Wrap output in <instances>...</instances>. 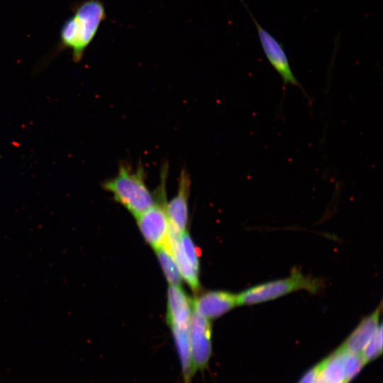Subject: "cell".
Wrapping results in <instances>:
<instances>
[{"label":"cell","mask_w":383,"mask_h":383,"mask_svg":"<svg viewBox=\"0 0 383 383\" xmlns=\"http://www.w3.org/2000/svg\"><path fill=\"white\" fill-rule=\"evenodd\" d=\"M105 18L106 11L101 0L76 2L72 7V14L60 28L57 43L45 57L46 62L70 50L73 62H79Z\"/></svg>","instance_id":"6da1fadb"},{"label":"cell","mask_w":383,"mask_h":383,"mask_svg":"<svg viewBox=\"0 0 383 383\" xmlns=\"http://www.w3.org/2000/svg\"><path fill=\"white\" fill-rule=\"evenodd\" d=\"M101 187L110 192L113 199L135 217L155 202V194L147 185L145 171L142 165L134 168L128 163H121L116 175L105 180Z\"/></svg>","instance_id":"7a4b0ae2"},{"label":"cell","mask_w":383,"mask_h":383,"mask_svg":"<svg viewBox=\"0 0 383 383\" xmlns=\"http://www.w3.org/2000/svg\"><path fill=\"white\" fill-rule=\"evenodd\" d=\"M323 287L324 282L321 279L304 274L298 268H294L286 278L259 284L241 292L237 294V304H261L299 290L318 294Z\"/></svg>","instance_id":"3957f363"},{"label":"cell","mask_w":383,"mask_h":383,"mask_svg":"<svg viewBox=\"0 0 383 383\" xmlns=\"http://www.w3.org/2000/svg\"><path fill=\"white\" fill-rule=\"evenodd\" d=\"M161 170L160 184L155 193V202L149 209L135 216L145 240L155 250L167 243L169 227V219L165 209L167 165H165Z\"/></svg>","instance_id":"277c9868"},{"label":"cell","mask_w":383,"mask_h":383,"mask_svg":"<svg viewBox=\"0 0 383 383\" xmlns=\"http://www.w3.org/2000/svg\"><path fill=\"white\" fill-rule=\"evenodd\" d=\"M240 1L243 3L253 21L256 27L261 48L266 58L272 67L279 74L284 85L287 86L288 84H292L304 91V88L292 70L283 45L257 22L244 1Z\"/></svg>","instance_id":"5b68a950"},{"label":"cell","mask_w":383,"mask_h":383,"mask_svg":"<svg viewBox=\"0 0 383 383\" xmlns=\"http://www.w3.org/2000/svg\"><path fill=\"white\" fill-rule=\"evenodd\" d=\"M212 327L210 320L195 311L192 313L189 328V350L193 374L204 370L211 356Z\"/></svg>","instance_id":"8992f818"},{"label":"cell","mask_w":383,"mask_h":383,"mask_svg":"<svg viewBox=\"0 0 383 383\" xmlns=\"http://www.w3.org/2000/svg\"><path fill=\"white\" fill-rule=\"evenodd\" d=\"M194 310L210 320L220 317L237 304V294L226 291H209L196 297L192 303Z\"/></svg>","instance_id":"52a82bcc"},{"label":"cell","mask_w":383,"mask_h":383,"mask_svg":"<svg viewBox=\"0 0 383 383\" xmlns=\"http://www.w3.org/2000/svg\"><path fill=\"white\" fill-rule=\"evenodd\" d=\"M178 182L177 194L166 202L165 209L169 222L184 233L188 221V200L191 189V178L187 170L181 171Z\"/></svg>","instance_id":"ba28073f"},{"label":"cell","mask_w":383,"mask_h":383,"mask_svg":"<svg viewBox=\"0 0 383 383\" xmlns=\"http://www.w3.org/2000/svg\"><path fill=\"white\" fill-rule=\"evenodd\" d=\"M382 312L380 303L376 309L365 317L348 335L339 348L353 354L360 355L367 343L379 326Z\"/></svg>","instance_id":"9c48e42d"},{"label":"cell","mask_w":383,"mask_h":383,"mask_svg":"<svg viewBox=\"0 0 383 383\" xmlns=\"http://www.w3.org/2000/svg\"><path fill=\"white\" fill-rule=\"evenodd\" d=\"M190 298L180 286L170 285L167 295V321L170 326L189 325L192 316Z\"/></svg>","instance_id":"30bf717a"},{"label":"cell","mask_w":383,"mask_h":383,"mask_svg":"<svg viewBox=\"0 0 383 383\" xmlns=\"http://www.w3.org/2000/svg\"><path fill=\"white\" fill-rule=\"evenodd\" d=\"M183 233L169 222L167 243L171 248L182 278L194 292H197L200 284L199 272L196 271L185 256L181 246V236Z\"/></svg>","instance_id":"8fae6325"},{"label":"cell","mask_w":383,"mask_h":383,"mask_svg":"<svg viewBox=\"0 0 383 383\" xmlns=\"http://www.w3.org/2000/svg\"><path fill=\"white\" fill-rule=\"evenodd\" d=\"M348 353L338 348L320 362L314 383H346L345 362Z\"/></svg>","instance_id":"7c38bea8"},{"label":"cell","mask_w":383,"mask_h":383,"mask_svg":"<svg viewBox=\"0 0 383 383\" xmlns=\"http://www.w3.org/2000/svg\"><path fill=\"white\" fill-rule=\"evenodd\" d=\"M163 272L170 285L180 286L182 277L167 241L165 244L155 250Z\"/></svg>","instance_id":"4fadbf2b"},{"label":"cell","mask_w":383,"mask_h":383,"mask_svg":"<svg viewBox=\"0 0 383 383\" xmlns=\"http://www.w3.org/2000/svg\"><path fill=\"white\" fill-rule=\"evenodd\" d=\"M382 353V326L379 324L360 353L364 365L374 360Z\"/></svg>","instance_id":"5bb4252c"},{"label":"cell","mask_w":383,"mask_h":383,"mask_svg":"<svg viewBox=\"0 0 383 383\" xmlns=\"http://www.w3.org/2000/svg\"><path fill=\"white\" fill-rule=\"evenodd\" d=\"M181 246L183 250V252L192 264L193 267L199 272V250L196 249V247L194 245L190 235L186 231H184L181 236Z\"/></svg>","instance_id":"9a60e30c"},{"label":"cell","mask_w":383,"mask_h":383,"mask_svg":"<svg viewBox=\"0 0 383 383\" xmlns=\"http://www.w3.org/2000/svg\"><path fill=\"white\" fill-rule=\"evenodd\" d=\"M364 366L365 365L360 355L348 353L345 362L346 383H350Z\"/></svg>","instance_id":"2e32d148"},{"label":"cell","mask_w":383,"mask_h":383,"mask_svg":"<svg viewBox=\"0 0 383 383\" xmlns=\"http://www.w3.org/2000/svg\"><path fill=\"white\" fill-rule=\"evenodd\" d=\"M319 370V363L309 370L298 383H314Z\"/></svg>","instance_id":"e0dca14e"}]
</instances>
